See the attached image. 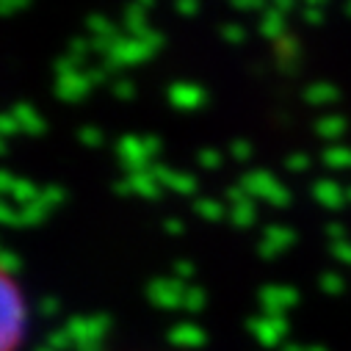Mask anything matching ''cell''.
Masks as SVG:
<instances>
[{
    "mask_svg": "<svg viewBox=\"0 0 351 351\" xmlns=\"http://www.w3.org/2000/svg\"><path fill=\"white\" fill-rule=\"evenodd\" d=\"M25 299L12 274L0 266V351H17L25 337Z\"/></svg>",
    "mask_w": 351,
    "mask_h": 351,
    "instance_id": "6da1fadb",
    "label": "cell"
}]
</instances>
